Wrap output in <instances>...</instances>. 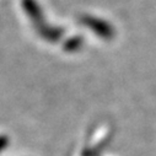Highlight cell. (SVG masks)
<instances>
[{"instance_id": "cell-1", "label": "cell", "mask_w": 156, "mask_h": 156, "mask_svg": "<svg viewBox=\"0 0 156 156\" xmlns=\"http://www.w3.org/2000/svg\"><path fill=\"white\" fill-rule=\"evenodd\" d=\"M4 145H5V140L4 139H0V149H2Z\"/></svg>"}]
</instances>
